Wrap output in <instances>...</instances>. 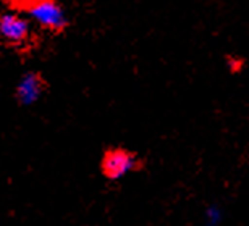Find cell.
<instances>
[{"instance_id":"cell-1","label":"cell","mask_w":249,"mask_h":226,"mask_svg":"<svg viewBox=\"0 0 249 226\" xmlns=\"http://www.w3.org/2000/svg\"><path fill=\"white\" fill-rule=\"evenodd\" d=\"M12 5L49 31H63L68 23L65 10L55 0H12Z\"/></svg>"},{"instance_id":"cell-2","label":"cell","mask_w":249,"mask_h":226,"mask_svg":"<svg viewBox=\"0 0 249 226\" xmlns=\"http://www.w3.org/2000/svg\"><path fill=\"white\" fill-rule=\"evenodd\" d=\"M139 160L133 152L124 149H110L104 154L101 162V172L107 179L117 181L129 173L139 170Z\"/></svg>"},{"instance_id":"cell-3","label":"cell","mask_w":249,"mask_h":226,"mask_svg":"<svg viewBox=\"0 0 249 226\" xmlns=\"http://www.w3.org/2000/svg\"><path fill=\"white\" fill-rule=\"evenodd\" d=\"M29 36V23L19 15L5 13L0 17V37L8 44H21Z\"/></svg>"},{"instance_id":"cell-4","label":"cell","mask_w":249,"mask_h":226,"mask_svg":"<svg viewBox=\"0 0 249 226\" xmlns=\"http://www.w3.org/2000/svg\"><path fill=\"white\" fill-rule=\"evenodd\" d=\"M44 92V79L41 74L29 71L23 74L17 86V99L21 105H31L41 99Z\"/></svg>"},{"instance_id":"cell-5","label":"cell","mask_w":249,"mask_h":226,"mask_svg":"<svg viewBox=\"0 0 249 226\" xmlns=\"http://www.w3.org/2000/svg\"><path fill=\"white\" fill-rule=\"evenodd\" d=\"M206 218H207V225L209 226H217L218 223H220L222 220V212L218 207H211L206 212Z\"/></svg>"},{"instance_id":"cell-6","label":"cell","mask_w":249,"mask_h":226,"mask_svg":"<svg viewBox=\"0 0 249 226\" xmlns=\"http://www.w3.org/2000/svg\"><path fill=\"white\" fill-rule=\"evenodd\" d=\"M230 63H231V68L233 70H238V65L241 67V62H238V60H230Z\"/></svg>"}]
</instances>
